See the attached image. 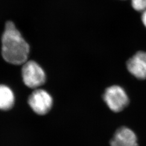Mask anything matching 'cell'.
I'll use <instances>...</instances> for the list:
<instances>
[{
  "label": "cell",
  "instance_id": "8",
  "mask_svg": "<svg viewBox=\"0 0 146 146\" xmlns=\"http://www.w3.org/2000/svg\"><path fill=\"white\" fill-rule=\"evenodd\" d=\"M131 5L135 11L143 12L146 11V0H131Z\"/></svg>",
  "mask_w": 146,
  "mask_h": 146
},
{
  "label": "cell",
  "instance_id": "5",
  "mask_svg": "<svg viewBox=\"0 0 146 146\" xmlns=\"http://www.w3.org/2000/svg\"><path fill=\"white\" fill-rule=\"evenodd\" d=\"M128 71L136 78H146V52H139L127 63Z\"/></svg>",
  "mask_w": 146,
  "mask_h": 146
},
{
  "label": "cell",
  "instance_id": "6",
  "mask_svg": "<svg viewBox=\"0 0 146 146\" xmlns=\"http://www.w3.org/2000/svg\"><path fill=\"white\" fill-rule=\"evenodd\" d=\"M111 146H138L137 137L131 129L122 127L119 128L110 141Z\"/></svg>",
  "mask_w": 146,
  "mask_h": 146
},
{
  "label": "cell",
  "instance_id": "3",
  "mask_svg": "<svg viewBox=\"0 0 146 146\" xmlns=\"http://www.w3.org/2000/svg\"><path fill=\"white\" fill-rule=\"evenodd\" d=\"M104 99L110 110L120 112L124 110L129 103V98L125 90L119 86H112L106 89Z\"/></svg>",
  "mask_w": 146,
  "mask_h": 146
},
{
  "label": "cell",
  "instance_id": "2",
  "mask_svg": "<svg viewBox=\"0 0 146 146\" xmlns=\"http://www.w3.org/2000/svg\"><path fill=\"white\" fill-rule=\"evenodd\" d=\"M24 84L31 88H37L46 82V74L42 67L34 61H27L22 68Z\"/></svg>",
  "mask_w": 146,
  "mask_h": 146
},
{
  "label": "cell",
  "instance_id": "1",
  "mask_svg": "<svg viewBox=\"0 0 146 146\" xmlns=\"http://www.w3.org/2000/svg\"><path fill=\"white\" fill-rule=\"evenodd\" d=\"M30 51L28 43L11 21L5 24L2 36V55L6 62L14 65L27 61Z\"/></svg>",
  "mask_w": 146,
  "mask_h": 146
},
{
  "label": "cell",
  "instance_id": "9",
  "mask_svg": "<svg viewBox=\"0 0 146 146\" xmlns=\"http://www.w3.org/2000/svg\"><path fill=\"white\" fill-rule=\"evenodd\" d=\"M141 19H142V21L143 25L146 27V11L143 12L142 17H141Z\"/></svg>",
  "mask_w": 146,
  "mask_h": 146
},
{
  "label": "cell",
  "instance_id": "4",
  "mask_svg": "<svg viewBox=\"0 0 146 146\" xmlns=\"http://www.w3.org/2000/svg\"><path fill=\"white\" fill-rule=\"evenodd\" d=\"M52 97L44 89H36L29 96L28 104L37 114L45 115L52 107Z\"/></svg>",
  "mask_w": 146,
  "mask_h": 146
},
{
  "label": "cell",
  "instance_id": "7",
  "mask_svg": "<svg viewBox=\"0 0 146 146\" xmlns=\"http://www.w3.org/2000/svg\"><path fill=\"white\" fill-rule=\"evenodd\" d=\"M15 102V96L12 90L4 84H0V110H11Z\"/></svg>",
  "mask_w": 146,
  "mask_h": 146
}]
</instances>
